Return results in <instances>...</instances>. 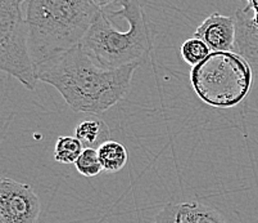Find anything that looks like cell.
<instances>
[{"instance_id":"obj_12","label":"cell","mask_w":258,"mask_h":223,"mask_svg":"<svg viewBox=\"0 0 258 223\" xmlns=\"http://www.w3.org/2000/svg\"><path fill=\"white\" fill-rule=\"evenodd\" d=\"M83 151V143L80 142L76 137L60 136V137L57 138V142H55L54 157L60 164H75Z\"/></svg>"},{"instance_id":"obj_1","label":"cell","mask_w":258,"mask_h":223,"mask_svg":"<svg viewBox=\"0 0 258 223\" xmlns=\"http://www.w3.org/2000/svg\"><path fill=\"white\" fill-rule=\"evenodd\" d=\"M138 66L103 69L79 46L36 65L35 72L37 80L59 92L72 111L102 114L126 97Z\"/></svg>"},{"instance_id":"obj_4","label":"cell","mask_w":258,"mask_h":223,"mask_svg":"<svg viewBox=\"0 0 258 223\" xmlns=\"http://www.w3.org/2000/svg\"><path fill=\"white\" fill-rule=\"evenodd\" d=\"M196 95L208 106L230 109L247 97L252 86V69L236 52H212L190 71Z\"/></svg>"},{"instance_id":"obj_6","label":"cell","mask_w":258,"mask_h":223,"mask_svg":"<svg viewBox=\"0 0 258 223\" xmlns=\"http://www.w3.org/2000/svg\"><path fill=\"white\" fill-rule=\"evenodd\" d=\"M40 200L31 186L12 178L0 181V223H39Z\"/></svg>"},{"instance_id":"obj_9","label":"cell","mask_w":258,"mask_h":223,"mask_svg":"<svg viewBox=\"0 0 258 223\" xmlns=\"http://www.w3.org/2000/svg\"><path fill=\"white\" fill-rule=\"evenodd\" d=\"M75 137L83 143L84 149L98 150L103 143L111 141V129L99 117H86L75 129Z\"/></svg>"},{"instance_id":"obj_2","label":"cell","mask_w":258,"mask_h":223,"mask_svg":"<svg viewBox=\"0 0 258 223\" xmlns=\"http://www.w3.org/2000/svg\"><path fill=\"white\" fill-rule=\"evenodd\" d=\"M100 11L93 0H27L25 16L34 66L81 46Z\"/></svg>"},{"instance_id":"obj_16","label":"cell","mask_w":258,"mask_h":223,"mask_svg":"<svg viewBox=\"0 0 258 223\" xmlns=\"http://www.w3.org/2000/svg\"><path fill=\"white\" fill-rule=\"evenodd\" d=\"M94 3L97 4L98 7H100V8H105V7H108L109 4H112L113 2H116V0H93Z\"/></svg>"},{"instance_id":"obj_14","label":"cell","mask_w":258,"mask_h":223,"mask_svg":"<svg viewBox=\"0 0 258 223\" xmlns=\"http://www.w3.org/2000/svg\"><path fill=\"white\" fill-rule=\"evenodd\" d=\"M77 172L84 177H95L103 170L98 150L84 149L79 159L75 163Z\"/></svg>"},{"instance_id":"obj_5","label":"cell","mask_w":258,"mask_h":223,"mask_svg":"<svg viewBox=\"0 0 258 223\" xmlns=\"http://www.w3.org/2000/svg\"><path fill=\"white\" fill-rule=\"evenodd\" d=\"M25 2L0 0V69L34 91L39 80L29 51V26L22 13Z\"/></svg>"},{"instance_id":"obj_10","label":"cell","mask_w":258,"mask_h":223,"mask_svg":"<svg viewBox=\"0 0 258 223\" xmlns=\"http://www.w3.org/2000/svg\"><path fill=\"white\" fill-rule=\"evenodd\" d=\"M103 170L107 173H117L127 164V150L117 141H108L98 149Z\"/></svg>"},{"instance_id":"obj_3","label":"cell","mask_w":258,"mask_h":223,"mask_svg":"<svg viewBox=\"0 0 258 223\" xmlns=\"http://www.w3.org/2000/svg\"><path fill=\"white\" fill-rule=\"evenodd\" d=\"M116 2H118L122 15L130 21V27L116 29L112 16L102 9L81 43L83 51L103 69H117L139 62L151 47V32L140 0Z\"/></svg>"},{"instance_id":"obj_11","label":"cell","mask_w":258,"mask_h":223,"mask_svg":"<svg viewBox=\"0 0 258 223\" xmlns=\"http://www.w3.org/2000/svg\"><path fill=\"white\" fill-rule=\"evenodd\" d=\"M180 217L184 223H226L217 210L198 201L180 204Z\"/></svg>"},{"instance_id":"obj_7","label":"cell","mask_w":258,"mask_h":223,"mask_svg":"<svg viewBox=\"0 0 258 223\" xmlns=\"http://www.w3.org/2000/svg\"><path fill=\"white\" fill-rule=\"evenodd\" d=\"M235 49L248 62L258 65V0H248L235 12Z\"/></svg>"},{"instance_id":"obj_13","label":"cell","mask_w":258,"mask_h":223,"mask_svg":"<svg viewBox=\"0 0 258 223\" xmlns=\"http://www.w3.org/2000/svg\"><path fill=\"white\" fill-rule=\"evenodd\" d=\"M212 52L207 44L198 37H190L181 46L182 60L191 67L197 66L202 61H205Z\"/></svg>"},{"instance_id":"obj_8","label":"cell","mask_w":258,"mask_h":223,"mask_svg":"<svg viewBox=\"0 0 258 223\" xmlns=\"http://www.w3.org/2000/svg\"><path fill=\"white\" fill-rule=\"evenodd\" d=\"M235 35V18L220 13L208 16L194 32V37L205 41L211 52H233Z\"/></svg>"},{"instance_id":"obj_15","label":"cell","mask_w":258,"mask_h":223,"mask_svg":"<svg viewBox=\"0 0 258 223\" xmlns=\"http://www.w3.org/2000/svg\"><path fill=\"white\" fill-rule=\"evenodd\" d=\"M156 223H184L180 217V204L168 203L157 214Z\"/></svg>"},{"instance_id":"obj_17","label":"cell","mask_w":258,"mask_h":223,"mask_svg":"<svg viewBox=\"0 0 258 223\" xmlns=\"http://www.w3.org/2000/svg\"><path fill=\"white\" fill-rule=\"evenodd\" d=\"M243 2H245V3H247V2H248V0H243Z\"/></svg>"}]
</instances>
